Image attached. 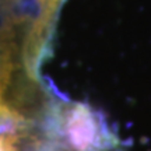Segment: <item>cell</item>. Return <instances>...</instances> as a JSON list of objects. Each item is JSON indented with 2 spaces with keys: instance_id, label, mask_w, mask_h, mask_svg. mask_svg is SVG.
I'll return each instance as SVG.
<instances>
[{
  "instance_id": "cell-1",
  "label": "cell",
  "mask_w": 151,
  "mask_h": 151,
  "mask_svg": "<svg viewBox=\"0 0 151 151\" xmlns=\"http://www.w3.org/2000/svg\"><path fill=\"white\" fill-rule=\"evenodd\" d=\"M16 27L17 24L9 22L0 28V104L4 102V92L17 70L18 53L24 55V42L18 45Z\"/></svg>"
},
{
  "instance_id": "cell-2",
  "label": "cell",
  "mask_w": 151,
  "mask_h": 151,
  "mask_svg": "<svg viewBox=\"0 0 151 151\" xmlns=\"http://www.w3.org/2000/svg\"><path fill=\"white\" fill-rule=\"evenodd\" d=\"M20 144H21V141L0 139V151H20Z\"/></svg>"
},
{
  "instance_id": "cell-3",
  "label": "cell",
  "mask_w": 151,
  "mask_h": 151,
  "mask_svg": "<svg viewBox=\"0 0 151 151\" xmlns=\"http://www.w3.org/2000/svg\"><path fill=\"white\" fill-rule=\"evenodd\" d=\"M7 106H9V105H7V104L6 102H3V104H0V113L3 112V111H4L6 108H7Z\"/></svg>"
}]
</instances>
